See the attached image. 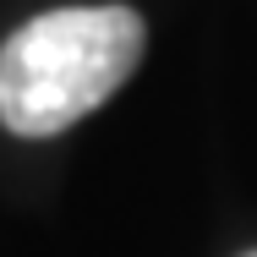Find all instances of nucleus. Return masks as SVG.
<instances>
[{
  "label": "nucleus",
  "mask_w": 257,
  "mask_h": 257,
  "mask_svg": "<svg viewBox=\"0 0 257 257\" xmlns=\"http://www.w3.org/2000/svg\"><path fill=\"white\" fill-rule=\"evenodd\" d=\"M148 50V22L132 6H66L22 22L0 44V126L55 137L126 88Z\"/></svg>",
  "instance_id": "1"
},
{
  "label": "nucleus",
  "mask_w": 257,
  "mask_h": 257,
  "mask_svg": "<svg viewBox=\"0 0 257 257\" xmlns=\"http://www.w3.org/2000/svg\"><path fill=\"white\" fill-rule=\"evenodd\" d=\"M246 257H257V252H246Z\"/></svg>",
  "instance_id": "2"
}]
</instances>
